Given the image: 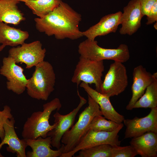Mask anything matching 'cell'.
Segmentation results:
<instances>
[{
  "instance_id": "1",
  "label": "cell",
  "mask_w": 157,
  "mask_h": 157,
  "mask_svg": "<svg viewBox=\"0 0 157 157\" xmlns=\"http://www.w3.org/2000/svg\"><path fill=\"white\" fill-rule=\"evenodd\" d=\"M81 15L67 3L61 1L52 11L42 18L34 19L36 29L58 40H76L83 36L79 25Z\"/></svg>"
},
{
  "instance_id": "2",
  "label": "cell",
  "mask_w": 157,
  "mask_h": 157,
  "mask_svg": "<svg viewBox=\"0 0 157 157\" xmlns=\"http://www.w3.org/2000/svg\"><path fill=\"white\" fill-rule=\"evenodd\" d=\"M62 107L59 99L56 98L43 106V111L33 113L28 117L23 127L22 135L25 139H35L41 136L45 138L48 133L56 126L54 122L50 124L49 119L53 111L59 110Z\"/></svg>"
},
{
  "instance_id": "3",
  "label": "cell",
  "mask_w": 157,
  "mask_h": 157,
  "mask_svg": "<svg viewBox=\"0 0 157 157\" xmlns=\"http://www.w3.org/2000/svg\"><path fill=\"white\" fill-rule=\"evenodd\" d=\"M56 75L49 62L43 61L35 66L32 76L28 79L27 93L31 98L47 101L54 90Z\"/></svg>"
},
{
  "instance_id": "4",
  "label": "cell",
  "mask_w": 157,
  "mask_h": 157,
  "mask_svg": "<svg viewBox=\"0 0 157 157\" xmlns=\"http://www.w3.org/2000/svg\"><path fill=\"white\" fill-rule=\"evenodd\" d=\"M88 106L80 114L77 121L62 138L61 142L64 147L63 153L72 150L88 130L94 117L97 115H102L99 105L88 95Z\"/></svg>"
},
{
  "instance_id": "5",
  "label": "cell",
  "mask_w": 157,
  "mask_h": 157,
  "mask_svg": "<svg viewBox=\"0 0 157 157\" xmlns=\"http://www.w3.org/2000/svg\"><path fill=\"white\" fill-rule=\"evenodd\" d=\"M78 51L81 56L96 61L109 60L123 63L130 57L126 44H120L116 49H106L99 46L97 41L88 38L80 43Z\"/></svg>"
},
{
  "instance_id": "6",
  "label": "cell",
  "mask_w": 157,
  "mask_h": 157,
  "mask_svg": "<svg viewBox=\"0 0 157 157\" xmlns=\"http://www.w3.org/2000/svg\"><path fill=\"white\" fill-rule=\"evenodd\" d=\"M104 70L103 60L96 61L80 56L71 81L77 86L82 82L88 84H94L96 90L100 92Z\"/></svg>"
},
{
  "instance_id": "7",
  "label": "cell",
  "mask_w": 157,
  "mask_h": 157,
  "mask_svg": "<svg viewBox=\"0 0 157 157\" xmlns=\"http://www.w3.org/2000/svg\"><path fill=\"white\" fill-rule=\"evenodd\" d=\"M126 67L117 62L111 64L101 84L100 92L109 97L117 96L124 92L128 85Z\"/></svg>"
},
{
  "instance_id": "8",
  "label": "cell",
  "mask_w": 157,
  "mask_h": 157,
  "mask_svg": "<svg viewBox=\"0 0 157 157\" xmlns=\"http://www.w3.org/2000/svg\"><path fill=\"white\" fill-rule=\"evenodd\" d=\"M123 126L124 124L122 123L117 129L110 132L89 129L72 150L62 154L60 157H72L82 149L100 144L120 146L121 141L119 140L118 134Z\"/></svg>"
},
{
  "instance_id": "9",
  "label": "cell",
  "mask_w": 157,
  "mask_h": 157,
  "mask_svg": "<svg viewBox=\"0 0 157 157\" xmlns=\"http://www.w3.org/2000/svg\"><path fill=\"white\" fill-rule=\"evenodd\" d=\"M46 51L40 42L37 40L13 47L8 51V56L17 64L24 63L26 68L30 69L44 61Z\"/></svg>"
},
{
  "instance_id": "10",
  "label": "cell",
  "mask_w": 157,
  "mask_h": 157,
  "mask_svg": "<svg viewBox=\"0 0 157 157\" xmlns=\"http://www.w3.org/2000/svg\"><path fill=\"white\" fill-rule=\"evenodd\" d=\"M24 69L17 64L14 60L8 56L3 58L0 74L6 78L8 90L20 95L26 89L28 81L23 73Z\"/></svg>"
},
{
  "instance_id": "11",
  "label": "cell",
  "mask_w": 157,
  "mask_h": 157,
  "mask_svg": "<svg viewBox=\"0 0 157 157\" xmlns=\"http://www.w3.org/2000/svg\"><path fill=\"white\" fill-rule=\"evenodd\" d=\"M77 92L80 101L76 108L66 115H62L57 111L53 115L54 122L56 123V125L48 133L47 135L51 137V145L57 149L61 146V140L63 135L73 126L76 115L87 102L86 100L80 95L78 90Z\"/></svg>"
},
{
  "instance_id": "12",
  "label": "cell",
  "mask_w": 157,
  "mask_h": 157,
  "mask_svg": "<svg viewBox=\"0 0 157 157\" xmlns=\"http://www.w3.org/2000/svg\"><path fill=\"white\" fill-rule=\"evenodd\" d=\"M126 127L124 139L132 138L149 132L157 133V107L151 109L146 116L124 120Z\"/></svg>"
},
{
  "instance_id": "13",
  "label": "cell",
  "mask_w": 157,
  "mask_h": 157,
  "mask_svg": "<svg viewBox=\"0 0 157 157\" xmlns=\"http://www.w3.org/2000/svg\"><path fill=\"white\" fill-rule=\"evenodd\" d=\"M119 32L121 35H131L135 33L141 26V20L143 17L140 5L138 0H131L123 8Z\"/></svg>"
},
{
  "instance_id": "14",
  "label": "cell",
  "mask_w": 157,
  "mask_h": 157,
  "mask_svg": "<svg viewBox=\"0 0 157 157\" xmlns=\"http://www.w3.org/2000/svg\"><path fill=\"white\" fill-rule=\"evenodd\" d=\"M122 15V12L119 11L104 16L97 24L82 32L83 36L93 40L98 36L116 32L119 25L121 24Z\"/></svg>"
},
{
  "instance_id": "15",
  "label": "cell",
  "mask_w": 157,
  "mask_h": 157,
  "mask_svg": "<svg viewBox=\"0 0 157 157\" xmlns=\"http://www.w3.org/2000/svg\"><path fill=\"white\" fill-rule=\"evenodd\" d=\"M15 120L13 117L8 119L4 124V136L0 143V157H3L0 152L2 146L5 144L7 151L13 153H16L17 157H26L25 150L28 146L25 139H19L15 132L14 125Z\"/></svg>"
},
{
  "instance_id": "16",
  "label": "cell",
  "mask_w": 157,
  "mask_h": 157,
  "mask_svg": "<svg viewBox=\"0 0 157 157\" xmlns=\"http://www.w3.org/2000/svg\"><path fill=\"white\" fill-rule=\"evenodd\" d=\"M132 96L126 107L128 110L133 109L135 102L143 95L147 87L152 82L154 76L141 65L135 67L133 73Z\"/></svg>"
},
{
  "instance_id": "17",
  "label": "cell",
  "mask_w": 157,
  "mask_h": 157,
  "mask_svg": "<svg viewBox=\"0 0 157 157\" xmlns=\"http://www.w3.org/2000/svg\"><path fill=\"white\" fill-rule=\"evenodd\" d=\"M80 87L84 89L88 94L99 105L102 115L108 119L120 124L125 118L118 113L111 104L110 97L91 87L88 84L82 82Z\"/></svg>"
},
{
  "instance_id": "18",
  "label": "cell",
  "mask_w": 157,
  "mask_h": 157,
  "mask_svg": "<svg viewBox=\"0 0 157 157\" xmlns=\"http://www.w3.org/2000/svg\"><path fill=\"white\" fill-rule=\"evenodd\" d=\"M27 144L32 149L28 151L26 157H60L63 151V144L57 150L52 149L51 137L41 136L35 139H25Z\"/></svg>"
},
{
  "instance_id": "19",
  "label": "cell",
  "mask_w": 157,
  "mask_h": 157,
  "mask_svg": "<svg viewBox=\"0 0 157 157\" xmlns=\"http://www.w3.org/2000/svg\"><path fill=\"white\" fill-rule=\"evenodd\" d=\"M130 143L142 157H157V133H146L132 138Z\"/></svg>"
},
{
  "instance_id": "20",
  "label": "cell",
  "mask_w": 157,
  "mask_h": 157,
  "mask_svg": "<svg viewBox=\"0 0 157 157\" xmlns=\"http://www.w3.org/2000/svg\"><path fill=\"white\" fill-rule=\"evenodd\" d=\"M19 2L18 0H0V22L17 25L25 20L17 6Z\"/></svg>"
},
{
  "instance_id": "21",
  "label": "cell",
  "mask_w": 157,
  "mask_h": 157,
  "mask_svg": "<svg viewBox=\"0 0 157 157\" xmlns=\"http://www.w3.org/2000/svg\"><path fill=\"white\" fill-rule=\"evenodd\" d=\"M29 36L28 32L0 22V44L15 47L24 42Z\"/></svg>"
},
{
  "instance_id": "22",
  "label": "cell",
  "mask_w": 157,
  "mask_h": 157,
  "mask_svg": "<svg viewBox=\"0 0 157 157\" xmlns=\"http://www.w3.org/2000/svg\"><path fill=\"white\" fill-rule=\"evenodd\" d=\"M154 79L143 95L135 102L133 108L157 107V73L153 74Z\"/></svg>"
},
{
  "instance_id": "23",
  "label": "cell",
  "mask_w": 157,
  "mask_h": 157,
  "mask_svg": "<svg viewBox=\"0 0 157 157\" xmlns=\"http://www.w3.org/2000/svg\"><path fill=\"white\" fill-rule=\"evenodd\" d=\"M25 4L39 17L42 18L52 11L60 4L61 0H18Z\"/></svg>"
},
{
  "instance_id": "24",
  "label": "cell",
  "mask_w": 157,
  "mask_h": 157,
  "mask_svg": "<svg viewBox=\"0 0 157 157\" xmlns=\"http://www.w3.org/2000/svg\"><path fill=\"white\" fill-rule=\"evenodd\" d=\"M112 146L108 144H101L79 151L76 157H111Z\"/></svg>"
},
{
  "instance_id": "25",
  "label": "cell",
  "mask_w": 157,
  "mask_h": 157,
  "mask_svg": "<svg viewBox=\"0 0 157 157\" xmlns=\"http://www.w3.org/2000/svg\"><path fill=\"white\" fill-rule=\"evenodd\" d=\"M122 123L119 124L110 120H106L102 115H97L91 121L88 130L110 132L117 129Z\"/></svg>"
},
{
  "instance_id": "26",
  "label": "cell",
  "mask_w": 157,
  "mask_h": 157,
  "mask_svg": "<svg viewBox=\"0 0 157 157\" xmlns=\"http://www.w3.org/2000/svg\"><path fill=\"white\" fill-rule=\"evenodd\" d=\"M137 155L131 145L123 147L112 146L111 157H134Z\"/></svg>"
},
{
  "instance_id": "27",
  "label": "cell",
  "mask_w": 157,
  "mask_h": 157,
  "mask_svg": "<svg viewBox=\"0 0 157 157\" xmlns=\"http://www.w3.org/2000/svg\"><path fill=\"white\" fill-rule=\"evenodd\" d=\"M13 117L11 109L9 106H5L3 110H0V139L1 141L3 140L5 134L4 124L8 119H10Z\"/></svg>"
},
{
  "instance_id": "28",
  "label": "cell",
  "mask_w": 157,
  "mask_h": 157,
  "mask_svg": "<svg viewBox=\"0 0 157 157\" xmlns=\"http://www.w3.org/2000/svg\"><path fill=\"white\" fill-rule=\"evenodd\" d=\"M140 5L141 13L144 16H147L157 0H138Z\"/></svg>"
},
{
  "instance_id": "29",
  "label": "cell",
  "mask_w": 157,
  "mask_h": 157,
  "mask_svg": "<svg viewBox=\"0 0 157 157\" xmlns=\"http://www.w3.org/2000/svg\"><path fill=\"white\" fill-rule=\"evenodd\" d=\"M147 16V21L146 24L147 25L157 22V1L154 3Z\"/></svg>"
},
{
  "instance_id": "30",
  "label": "cell",
  "mask_w": 157,
  "mask_h": 157,
  "mask_svg": "<svg viewBox=\"0 0 157 157\" xmlns=\"http://www.w3.org/2000/svg\"><path fill=\"white\" fill-rule=\"evenodd\" d=\"M6 46L4 44H2L0 46V51H1Z\"/></svg>"
},
{
  "instance_id": "31",
  "label": "cell",
  "mask_w": 157,
  "mask_h": 157,
  "mask_svg": "<svg viewBox=\"0 0 157 157\" xmlns=\"http://www.w3.org/2000/svg\"><path fill=\"white\" fill-rule=\"evenodd\" d=\"M154 28L157 30V22H156L154 24Z\"/></svg>"
},
{
  "instance_id": "32",
  "label": "cell",
  "mask_w": 157,
  "mask_h": 157,
  "mask_svg": "<svg viewBox=\"0 0 157 157\" xmlns=\"http://www.w3.org/2000/svg\"></svg>"
}]
</instances>
